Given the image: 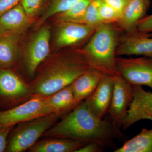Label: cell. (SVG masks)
I'll return each mask as SVG.
<instances>
[{
    "mask_svg": "<svg viewBox=\"0 0 152 152\" xmlns=\"http://www.w3.org/2000/svg\"><path fill=\"white\" fill-rule=\"evenodd\" d=\"M43 136L72 139L85 144L96 142L104 147L113 146L115 140L125 139L121 129L115 126L111 121L96 116L85 102L65 115Z\"/></svg>",
    "mask_w": 152,
    "mask_h": 152,
    "instance_id": "6da1fadb",
    "label": "cell"
},
{
    "mask_svg": "<svg viewBox=\"0 0 152 152\" xmlns=\"http://www.w3.org/2000/svg\"><path fill=\"white\" fill-rule=\"evenodd\" d=\"M91 69L79 50L50 61L29 85L31 93L47 97L71 85Z\"/></svg>",
    "mask_w": 152,
    "mask_h": 152,
    "instance_id": "7a4b0ae2",
    "label": "cell"
},
{
    "mask_svg": "<svg viewBox=\"0 0 152 152\" xmlns=\"http://www.w3.org/2000/svg\"><path fill=\"white\" fill-rule=\"evenodd\" d=\"M115 23H102L95 30L88 42L79 51L91 69L104 75H119L116 66V50L122 35Z\"/></svg>",
    "mask_w": 152,
    "mask_h": 152,
    "instance_id": "3957f363",
    "label": "cell"
},
{
    "mask_svg": "<svg viewBox=\"0 0 152 152\" xmlns=\"http://www.w3.org/2000/svg\"><path fill=\"white\" fill-rule=\"evenodd\" d=\"M61 116L51 114L20 123L11 134L7 151L22 152L29 149Z\"/></svg>",
    "mask_w": 152,
    "mask_h": 152,
    "instance_id": "277c9868",
    "label": "cell"
},
{
    "mask_svg": "<svg viewBox=\"0 0 152 152\" xmlns=\"http://www.w3.org/2000/svg\"><path fill=\"white\" fill-rule=\"evenodd\" d=\"M118 73L132 86H145L152 89V58L116 57Z\"/></svg>",
    "mask_w": 152,
    "mask_h": 152,
    "instance_id": "5b68a950",
    "label": "cell"
},
{
    "mask_svg": "<svg viewBox=\"0 0 152 152\" xmlns=\"http://www.w3.org/2000/svg\"><path fill=\"white\" fill-rule=\"evenodd\" d=\"M37 96L13 108L0 111V127L13 126L16 124L54 113L47 104L46 97Z\"/></svg>",
    "mask_w": 152,
    "mask_h": 152,
    "instance_id": "8992f818",
    "label": "cell"
},
{
    "mask_svg": "<svg viewBox=\"0 0 152 152\" xmlns=\"http://www.w3.org/2000/svg\"><path fill=\"white\" fill-rule=\"evenodd\" d=\"M51 31L48 26H41L31 36L25 47L24 63L28 74L32 77L50 51Z\"/></svg>",
    "mask_w": 152,
    "mask_h": 152,
    "instance_id": "52a82bcc",
    "label": "cell"
},
{
    "mask_svg": "<svg viewBox=\"0 0 152 152\" xmlns=\"http://www.w3.org/2000/svg\"><path fill=\"white\" fill-rule=\"evenodd\" d=\"M114 88L108 113L115 126L121 129L133 100L132 86L118 75L114 77Z\"/></svg>",
    "mask_w": 152,
    "mask_h": 152,
    "instance_id": "ba28073f",
    "label": "cell"
},
{
    "mask_svg": "<svg viewBox=\"0 0 152 152\" xmlns=\"http://www.w3.org/2000/svg\"><path fill=\"white\" fill-rule=\"evenodd\" d=\"M133 100L121 129L125 131L141 120L152 121V92L141 87L132 86Z\"/></svg>",
    "mask_w": 152,
    "mask_h": 152,
    "instance_id": "9c48e42d",
    "label": "cell"
},
{
    "mask_svg": "<svg viewBox=\"0 0 152 152\" xmlns=\"http://www.w3.org/2000/svg\"><path fill=\"white\" fill-rule=\"evenodd\" d=\"M152 34L138 31L122 35L116 50L117 56H138L152 58Z\"/></svg>",
    "mask_w": 152,
    "mask_h": 152,
    "instance_id": "30bf717a",
    "label": "cell"
},
{
    "mask_svg": "<svg viewBox=\"0 0 152 152\" xmlns=\"http://www.w3.org/2000/svg\"><path fill=\"white\" fill-rule=\"evenodd\" d=\"M96 28L80 23H58L55 34V44L59 48L75 45L91 37Z\"/></svg>",
    "mask_w": 152,
    "mask_h": 152,
    "instance_id": "8fae6325",
    "label": "cell"
},
{
    "mask_svg": "<svg viewBox=\"0 0 152 152\" xmlns=\"http://www.w3.org/2000/svg\"><path fill=\"white\" fill-rule=\"evenodd\" d=\"M114 77L103 75L94 92L85 102L96 116L103 119L108 112L114 88Z\"/></svg>",
    "mask_w": 152,
    "mask_h": 152,
    "instance_id": "7c38bea8",
    "label": "cell"
},
{
    "mask_svg": "<svg viewBox=\"0 0 152 152\" xmlns=\"http://www.w3.org/2000/svg\"><path fill=\"white\" fill-rule=\"evenodd\" d=\"M34 22V18L28 16L20 3L0 16V34L21 35Z\"/></svg>",
    "mask_w": 152,
    "mask_h": 152,
    "instance_id": "4fadbf2b",
    "label": "cell"
},
{
    "mask_svg": "<svg viewBox=\"0 0 152 152\" xmlns=\"http://www.w3.org/2000/svg\"><path fill=\"white\" fill-rule=\"evenodd\" d=\"M150 5V0H130L117 26L126 33L138 31V24L147 15Z\"/></svg>",
    "mask_w": 152,
    "mask_h": 152,
    "instance_id": "5bb4252c",
    "label": "cell"
},
{
    "mask_svg": "<svg viewBox=\"0 0 152 152\" xmlns=\"http://www.w3.org/2000/svg\"><path fill=\"white\" fill-rule=\"evenodd\" d=\"M31 93L29 86L16 74L10 70H0V95L13 99L26 96Z\"/></svg>",
    "mask_w": 152,
    "mask_h": 152,
    "instance_id": "9a60e30c",
    "label": "cell"
},
{
    "mask_svg": "<svg viewBox=\"0 0 152 152\" xmlns=\"http://www.w3.org/2000/svg\"><path fill=\"white\" fill-rule=\"evenodd\" d=\"M103 75L98 71L90 69L77 78L71 84L76 100L81 102L86 99L94 92Z\"/></svg>",
    "mask_w": 152,
    "mask_h": 152,
    "instance_id": "2e32d148",
    "label": "cell"
},
{
    "mask_svg": "<svg viewBox=\"0 0 152 152\" xmlns=\"http://www.w3.org/2000/svg\"><path fill=\"white\" fill-rule=\"evenodd\" d=\"M72 139L49 137L37 142L29 149L31 152H75L85 145Z\"/></svg>",
    "mask_w": 152,
    "mask_h": 152,
    "instance_id": "e0dca14e",
    "label": "cell"
},
{
    "mask_svg": "<svg viewBox=\"0 0 152 152\" xmlns=\"http://www.w3.org/2000/svg\"><path fill=\"white\" fill-rule=\"evenodd\" d=\"M46 97L47 104L53 113L61 116L67 115L82 102L74 97L71 84Z\"/></svg>",
    "mask_w": 152,
    "mask_h": 152,
    "instance_id": "ac0fdd59",
    "label": "cell"
},
{
    "mask_svg": "<svg viewBox=\"0 0 152 152\" xmlns=\"http://www.w3.org/2000/svg\"><path fill=\"white\" fill-rule=\"evenodd\" d=\"M20 36L3 35L0 38V66L9 68L16 62L19 55Z\"/></svg>",
    "mask_w": 152,
    "mask_h": 152,
    "instance_id": "d6986e66",
    "label": "cell"
},
{
    "mask_svg": "<svg viewBox=\"0 0 152 152\" xmlns=\"http://www.w3.org/2000/svg\"><path fill=\"white\" fill-rule=\"evenodd\" d=\"M115 152H152V129L144 128L132 138L125 141Z\"/></svg>",
    "mask_w": 152,
    "mask_h": 152,
    "instance_id": "ffe728a7",
    "label": "cell"
},
{
    "mask_svg": "<svg viewBox=\"0 0 152 152\" xmlns=\"http://www.w3.org/2000/svg\"><path fill=\"white\" fill-rule=\"evenodd\" d=\"M93 0H80L67 10L55 15L58 23L74 22L81 23L88 6Z\"/></svg>",
    "mask_w": 152,
    "mask_h": 152,
    "instance_id": "44dd1931",
    "label": "cell"
},
{
    "mask_svg": "<svg viewBox=\"0 0 152 152\" xmlns=\"http://www.w3.org/2000/svg\"><path fill=\"white\" fill-rule=\"evenodd\" d=\"M79 1L80 0H53L36 23V28H39L49 18L66 10Z\"/></svg>",
    "mask_w": 152,
    "mask_h": 152,
    "instance_id": "7402d4cb",
    "label": "cell"
},
{
    "mask_svg": "<svg viewBox=\"0 0 152 152\" xmlns=\"http://www.w3.org/2000/svg\"><path fill=\"white\" fill-rule=\"evenodd\" d=\"M102 0H93L88 6L81 23L97 28L102 24L99 10Z\"/></svg>",
    "mask_w": 152,
    "mask_h": 152,
    "instance_id": "603a6c76",
    "label": "cell"
},
{
    "mask_svg": "<svg viewBox=\"0 0 152 152\" xmlns=\"http://www.w3.org/2000/svg\"><path fill=\"white\" fill-rule=\"evenodd\" d=\"M99 14L102 23L116 24L121 17L119 13L103 0H102L100 5Z\"/></svg>",
    "mask_w": 152,
    "mask_h": 152,
    "instance_id": "cb8c5ba5",
    "label": "cell"
},
{
    "mask_svg": "<svg viewBox=\"0 0 152 152\" xmlns=\"http://www.w3.org/2000/svg\"><path fill=\"white\" fill-rule=\"evenodd\" d=\"M44 0H21L20 4L28 16L34 18L40 13Z\"/></svg>",
    "mask_w": 152,
    "mask_h": 152,
    "instance_id": "d4e9b609",
    "label": "cell"
},
{
    "mask_svg": "<svg viewBox=\"0 0 152 152\" xmlns=\"http://www.w3.org/2000/svg\"><path fill=\"white\" fill-rule=\"evenodd\" d=\"M137 30L142 33L152 34V14L146 16L140 21Z\"/></svg>",
    "mask_w": 152,
    "mask_h": 152,
    "instance_id": "484cf974",
    "label": "cell"
},
{
    "mask_svg": "<svg viewBox=\"0 0 152 152\" xmlns=\"http://www.w3.org/2000/svg\"><path fill=\"white\" fill-rule=\"evenodd\" d=\"M105 2L110 6L121 15L124 11L125 8L130 0H103Z\"/></svg>",
    "mask_w": 152,
    "mask_h": 152,
    "instance_id": "4316f807",
    "label": "cell"
},
{
    "mask_svg": "<svg viewBox=\"0 0 152 152\" xmlns=\"http://www.w3.org/2000/svg\"><path fill=\"white\" fill-rule=\"evenodd\" d=\"M105 147L96 142H89L76 151L75 152H101Z\"/></svg>",
    "mask_w": 152,
    "mask_h": 152,
    "instance_id": "83f0119b",
    "label": "cell"
},
{
    "mask_svg": "<svg viewBox=\"0 0 152 152\" xmlns=\"http://www.w3.org/2000/svg\"><path fill=\"white\" fill-rule=\"evenodd\" d=\"M13 127H0V152L5 151L7 145L8 137Z\"/></svg>",
    "mask_w": 152,
    "mask_h": 152,
    "instance_id": "f1b7e54d",
    "label": "cell"
},
{
    "mask_svg": "<svg viewBox=\"0 0 152 152\" xmlns=\"http://www.w3.org/2000/svg\"><path fill=\"white\" fill-rule=\"evenodd\" d=\"M21 0H0V16L20 4Z\"/></svg>",
    "mask_w": 152,
    "mask_h": 152,
    "instance_id": "f546056e",
    "label": "cell"
},
{
    "mask_svg": "<svg viewBox=\"0 0 152 152\" xmlns=\"http://www.w3.org/2000/svg\"><path fill=\"white\" fill-rule=\"evenodd\" d=\"M2 36V35L1 34H0V38Z\"/></svg>",
    "mask_w": 152,
    "mask_h": 152,
    "instance_id": "4dcf8cb0",
    "label": "cell"
},
{
    "mask_svg": "<svg viewBox=\"0 0 152 152\" xmlns=\"http://www.w3.org/2000/svg\"><path fill=\"white\" fill-rule=\"evenodd\" d=\"M48 1V0H44V1Z\"/></svg>",
    "mask_w": 152,
    "mask_h": 152,
    "instance_id": "1f68e13d",
    "label": "cell"
}]
</instances>
